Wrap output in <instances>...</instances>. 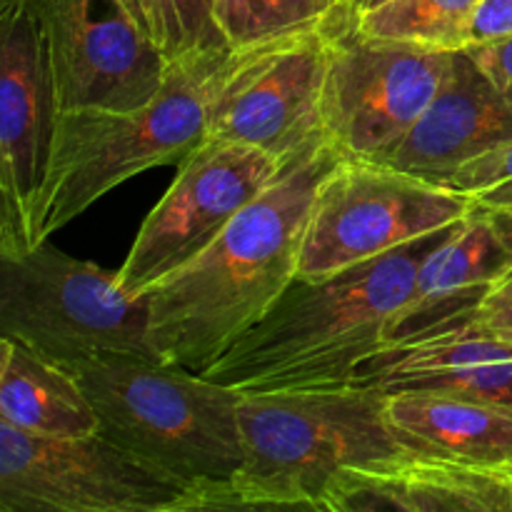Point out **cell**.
Returning a JSON list of instances; mask_svg holds the SVG:
<instances>
[{
    "instance_id": "6da1fadb",
    "label": "cell",
    "mask_w": 512,
    "mask_h": 512,
    "mask_svg": "<svg viewBox=\"0 0 512 512\" xmlns=\"http://www.w3.org/2000/svg\"><path fill=\"white\" fill-rule=\"evenodd\" d=\"M343 158L325 140L285 165L203 253L140 295L158 363L200 373L268 313L298 278L315 195Z\"/></svg>"
},
{
    "instance_id": "7a4b0ae2",
    "label": "cell",
    "mask_w": 512,
    "mask_h": 512,
    "mask_svg": "<svg viewBox=\"0 0 512 512\" xmlns=\"http://www.w3.org/2000/svg\"><path fill=\"white\" fill-rule=\"evenodd\" d=\"M448 230L325 278H295L268 313L200 373L240 393L353 385L358 370L390 343L420 260Z\"/></svg>"
},
{
    "instance_id": "3957f363",
    "label": "cell",
    "mask_w": 512,
    "mask_h": 512,
    "mask_svg": "<svg viewBox=\"0 0 512 512\" xmlns=\"http://www.w3.org/2000/svg\"><path fill=\"white\" fill-rule=\"evenodd\" d=\"M240 428V473L188 490L180 512L318 510L345 470L418 453L390 423L385 390L358 383L243 393Z\"/></svg>"
},
{
    "instance_id": "277c9868",
    "label": "cell",
    "mask_w": 512,
    "mask_h": 512,
    "mask_svg": "<svg viewBox=\"0 0 512 512\" xmlns=\"http://www.w3.org/2000/svg\"><path fill=\"white\" fill-rule=\"evenodd\" d=\"M223 48L173 58L160 88L138 108L63 110L40 208L48 240L125 180L180 165L208 138L210 100L230 55Z\"/></svg>"
},
{
    "instance_id": "5b68a950",
    "label": "cell",
    "mask_w": 512,
    "mask_h": 512,
    "mask_svg": "<svg viewBox=\"0 0 512 512\" xmlns=\"http://www.w3.org/2000/svg\"><path fill=\"white\" fill-rule=\"evenodd\" d=\"M65 368L93 403L105 438L190 490L228 483L243 468L240 390L143 355H98Z\"/></svg>"
},
{
    "instance_id": "8992f818",
    "label": "cell",
    "mask_w": 512,
    "mask_h": 512,
    "mask_svg": "<svg viewBox=\"0 0 512 512\" xmlns=\"http://www.w3.org/2000/svg\"><path fill=\"white\" fill-rule=\"evenodd\" d=\"M0 335L63 368L98 355L158 360L145 300L125 293L118 273L50 240L0 253Z\"/></svg>"
},
{
    "instance_id": "52a82bcc",
    "label": "cell",
    "mask_w": 512,
    "mask_h": 512,
    "mask_svg": "<svg viewBox=\"0 0 512 512\" xmlns=\"http://www.w3.org/2000/svg\"><path fill=\"white\" fill-rule=\"evenodd\" d=\"M445 183L378 160L343 158L315 195L298 258V278L315 280L440 233L475 210Z\"/></svg>"
},
{
    "instance_id": "ba28073f",
    "label": "cell",
    "mask_w": 512,
    "mask_h": 512,
    "mask_svg": "<svg viewBox=\"0 0 512 512\" xmlns=\"http://www.w3.org/2000/svg\"><path fill=\"white\" fill-rule=\"evenodd\" d=\"M188 490L100 430L45 438L0 420V512H180Z\"/></svg>"
},
{
    "instance_id": "9c48e42d",
    "label": "cell",
    "mask_w": 512,
    "mask_h": 512,
    "mask_svg": "<svg viewBox=\"0 0 512 512\" xmlns=\"http://www.w3.org/2000/svg\"><path fill=\"white\" fill-rule=\"evenodd\" d=\"M455 53L338 25L330 33L323 93L330 143L345 158L383 163L433 105Z\"/></svg>"
},
{
    "instance_id": "30bf717a",
    "label": "cell",
    "mask_w": 512,
    "mask_h": 512,
    "mask_svg": "<svg viewBox=\"0 0 512 512\" xmlns=\"http://www.w3.org/2000/svg\"><path fill=\"white\" fill-rule=\"evenodd\" d=\"M335 28L230 50L210 100L208 138L253 145L283 165L330 140L323 93Z\"/></svg>"
},
{
    "instance_id": "8fae6325",
    "label": "cell",
    "mask_w": 512,
    "mask_h": 512,
    "mask_svg": "<svg viewBox=\"0 0 512 512\" xmlns=\"http://www.w3.org/2000/svg\"><path fill=\"white\" fill-rule=\"evenodd\" d=\"M285 165L253 145L205 138L140 225L118 273L133 298L203 253L230 220L278 180Z\"/></svg>"
},
{
    "instance_id": "7c38bea8",
    "label": "cell",
    "mask_w": 512,
    "mask_h": 512,
    "mask_svg": "<svg viewBox=\"0 0 512 512\" xmlns=\"http://www.w3.org/2000/svg\"><path fill=\"white\" fill-rule=\"evenodd\" d=\"M60 113L43 33L23 8L0 0V253L43 243L40 208Z\"/></svg>"
},
{
    "instance_id": "4fadbf2b",
    "label": "cell",
    "mask_w": 512,
    "mask_h": 512,
    "mask_svg": "<svg viewBox=\"0 0 512 512\" xmlns=\"http://www.w3.org/2000/svg\"><path fill=\"white\" fill-rule=\"evenodd\" d=\"M43 33L60 108H138L155 95L170 58L138 28L123 0H8Z\"/></svg>"
},
{
    "instance_id": "5bb4252c",
    "label": "cell",
    "mask_w": 512,
    "mask_h": 512,
    "mask_svg": "<svg viewBox=\"0 0 512 512\" xmlns=\"http://www.w3.org/2000/svg\"><path fill=\"white\" fill-rule=\"evenodd\" d=\"M512 512V468L413 453L340 473L318 512Z\"/></svg>"
},
{
    "instance_id": "9a60e30c",
    "label": "cell",
    "mask_w": 512,
    "mask_h": 512,
    "mask_svg": "<svg viewBox=\"0 0 512 512\" xmlns=\"http://www.w3.org/2000/svg\"><path fill=\"white\" fill-rule=\"evenodd\" d=\"M355 383L440 390L512 410V343L483 333L463 315L385 345L358 370Z\"/></svg>"
},
{
    "instance_id": "2e32d148",
    "label": "cell",
    "mask_w": 512,
    "mask_h": 512,
    "mask_svg": "<svg viewBox=\"0 0 512 512\" xmlns=\"http://www.w3.org/2000/svg\"><path fill=\"white\" fill-rule=\"evenodd\" d=\"M512 140V108L465 50H458L433 105L383 160L445 183L470 160Z\"/></svg>"
},
{
    "instance_id": "e0dca14e",
    "label": "cell",
    "mask_w": 512,
    "mask_h": 512,
    "mask_svg": "<svg viewBox=\"0 0 512 512\" xmlns=\"http://www.w3.org/2000/svg\"><path fill=\"white\" fill-rule=\"evenodd\" d=\"M508 265L510 255L488 208L475 205L420 260L413 295L395 318L390 343L473 313L485 293L505 278Z\"/></svg>"
},
{
    "instance_id": "ac0fdd59",
    "label": "cell",
    "mask_w": 512,
    "mask_h": 512,
    "mask_svg": "<svg viewBox=\"0 0 512 512\" xmlns=\"http://www.w3.org/2000/svg\"><path fill=\"white\" fill-rule=\"evenodd\" d=\"M385 410L418 453L512 468V410L423 388L385 390Z\"/></svg>"
},
{
    "instance_id": "d6986e66",
    "label": "cell",
    "mask_w": 512,
    "mask_h": 512,
    "mask_svg": "<svg viewBox=\"0 0 512 512\" xmlns=\"http://www.w3.org/2000/svg\"><path fill=\"white\" fill-rule=\"evenodd\" d=\"M0 420L45 438L100 430L98 413L78 378L13 338L0 343Z\"/></svg>"
},
{
    "instance_id": "ffe728a7",
    "label": "cell",
    "mask_w": 512,
    "mask_h": 512,
    "mask_svg": "<svg viewBox=\"0 0 512 512\" xmlns=\"http://www.w3.org/2000/svg\"><path fill=\"white\" fill-rule=\"evenodd\" d=\"M213 15L228 48L353 23L345 0H218Z\"/></svg>"
},
{
    "instance_id": "44dd1931",
    "label": "cell",
    "mask_w": 512,
    "mask_h": 512,
    "mask_svg": "<svg viewBox=\"0 0 512 512\" xmlns=\"http://www.w3.org/2000/svg\"><path fill=\"white\" fill-rule=\"evenodd\" d=\"M478 5L480 0H380L363 10L353 25L375 38L463 50Z\"/></svg>"
},
{
    "instance_id": "7402d4cb",
    "label": "cell",
    "mask_w": 512,
    "mask_h": 512,
    "mask_svg": "<svg viewBox=\"0 0 512 512\" xmlns=\"http://www.w3.org/2000/svg\"><path fill=\"white\" fill-rule=\"evenodd\" d=\"M215 3L218 0H158V45L170 60L198 50L223 48L213 15Z\"/></svg>"
},
{
    "instance_id": "603a6c76",
    "label": "cell",
    "mask_w": 512,
    "mask_h": 512,
    "mask_svg": "<svg viewBox=\"0 0 512 512\" xmlns=\"http://www.w3.org/2000/svg\"><path fill=\"white\" fill-rule=\"evenodd\" d=\"M448 185L483 208H512V140L465 163Z\"/></svg>"
},
{
    "instance_id": "cb8c5ba5",
    "label": "cell",
    "mask_w": 512,
    "mask_h": 512,
    "mask_svg": "<svg viewBox=\"0 0 512 512\" xmlns=\"http://www.w3.org/2000/svg\"><path fill=\"white\" fill-rule=\"evenodd\" d=\"M468 320L483 333L512 343V280L493 285Z\"/></svg>"
},
{
    "instance_id": "d4e9b609",
    "label": "cell",
    "mask_w": 512,
    "mask_h": 512,
    "mask_svg": "<svg viewBox=\"0 0 512 512\" xmlns=\"http://www.w3.org/2000/svg\"><path fill=\"white\" fill-rule=\"evenodd\" d=\"M463 50L478 63V68L495 85L500 98L512 108V35L488 40V43L468 45Z\"/></svg>"
},
{
    "instance_id": "484cf974",
    "label": "cell",
    "mask_w": 512,
    "mask_h": 512,
    "mask_svg": "<svg viewBox=\"0 0 512 512\" xmlns=\"http://www.w3.org/2000/svg\"><path fill=\"white\" fill-rule=\"evenodd\" d=\"M505 35H512V0H480L470 25L468 45L488 43Z\"/></svg>"
},
{
    "instance_id": "4316f807",
    "label": "cell",
    "mask_w": 512,
    "mask_h": 512,
    "mask_svg": "<svg viewBox=\"0 0 512 512\" xmlns=\"http://www.w3.org/2000/svg\"><path fill=\"white\" fill-rule=\"evenodd\" d=\"M125 10L130 13V18L138 23V28L158 45L160 38V20H158V0H123ZM160 48V45H158Z\"/></svg>"
},
{
    "instance_id": "83f0119b",
    "label": "cell",
    "mask_w": 512,
    "mask_h": 512,
    "mask_svg": "<svg viewBox=\"0 0 512 512\" xmlns=\"http://www.w3.org/2000/svg\"><path fill=\"white\" fill-rule=\"evenodd\" d=\"M490 218H493V225L495 230H498L500 240H503L505 250H508L510 255V265H508V273H505L503 280H512V208H500V210H490ZM500 280V283H503Z\"/></svg>"
},
{
    "instance_id": "f1b7e54d",
    "label": "cell",
    "mask_w": 512,
    "mask_h": 512,
    "mask_svg": "<svg viewBox=\"0 0 512 512\" xmlns=\"http://www.w3.org/2000/svg\"><path fill=\"white\" fill-rule=\"evenodd\" d=\"M380 0H345V8H348V15L350 18H358L360 13H363V10H368V8H373V5H378Z\"/></svg>"
}]
</instances>
